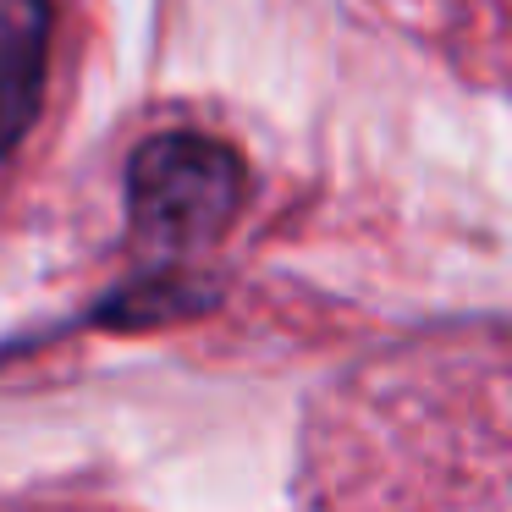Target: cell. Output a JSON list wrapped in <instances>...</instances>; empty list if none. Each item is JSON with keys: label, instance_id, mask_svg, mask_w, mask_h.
Returning a JSON list of instances; mask_svg holds the SVG:
<instances>
[{"label": "cell", "instance_id": "1", "mask_svg": "<svg viewBox=\"0 0 512 512\" xmlns=\"http://www.w3.org/2000/svg\"><path fill=\"white\" fill-rule=\"evenodd\" d=\"M248 199V171L226 144L204 133H160L127 166L133 232L160 254L210 248Z\"/></svg>", "mask_w": 512, "mask_h": 512}, {"label": "cell", "instance_id": "2", "mask_svg": "<svg viewBox=\"0 0 512 512\" xmlns=\"http://www.w3.org/2000/svg\"><path fill=\"white\" fill-rule=\"evenodd\" d=\"M45 0H0V149H12L34 122L45 78Z\"/></svg>", "mask_w": 512, "mask_h": 512}]
</instances>
